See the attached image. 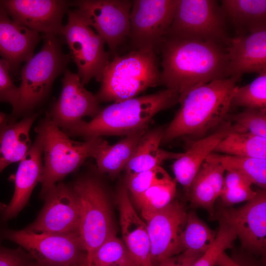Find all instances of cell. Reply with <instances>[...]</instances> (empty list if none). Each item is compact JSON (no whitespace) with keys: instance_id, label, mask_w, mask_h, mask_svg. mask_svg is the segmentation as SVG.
<instances>
[{"instance_id":"1","label":"cell","mask_w":266,"mask_h":266,"mask_svg":"<svg viewBox=\"0 0 266 266\" xmlns=\"http://www.w3.org/2000/svg\"><path fill=\"white\" fill-rule=\"evenodd\" d=\"M226 48L210 41L164 38L161 84L176 91L179 101L198 86L229 78Z\"/></svg>"},{"instance_id":"2","label":"cell","mask_w":266,"mask_h":266,"mask_svg":"<svg viewBox=\"0 0 266 266\" xmlns=\"http://www.w3.org/2000/svg\"><path fill=\"white\" fill-rule=\"evenodd\" d=\"M239 79L230 77L198 86L178 101L180 106L165 129L161 143L180 137L201 136L225 119Z\"/></svg>"},{"instance_id":"3","label":"cell","mask_w":266,"mask_h":266,"mask_svg":"<svg viewBox=\"0 0 266 266\" xmlns=\"http://www.w3.org/2000/svg\"><path fill=\"white\" fill-rule=\"evenodd\" d=\"M179 94L166 88L150 95L114 102L104 108L89 122L82 121L63 131L69 136L85 139L103 135H127L148 130L158 112L178 103Z\"/></svg>"},{"instance_id":"4","label":"cell","mask_w":266,"mask_h":266,"mask_svg":"<svg viewBox=\"0 0 266 266\" xmlns=\"http://www.w3.org/2000/svg\"><path fill=\"white\" fill-rule=\"evenodd\" d=\"M40 51L26 62L20 71L19 98L9 118L16 121L29 115L48 95L55 80L67 69L70 57L63 50L62 36L43 34Z\"/></svg>"},{"instance_id":"5","label":"cell","mask_w":266,"mask_h":266,"mask_svg":"<svg viewBox=\"0 0 266 266\" xmlns=\"http://www.w3.org/2000/svg\"><path fill=\"white\" fill-rule=\"evenodd\" d=\"M161 78L155 50H133L122 56L116 54L103 71L95 96L99 102L122 101L161 84Z\"/></svg>"},{"instance_id":"6","label":"cell","mask_w":266,"mask_h":266,"mask_svg":"<svg viewBox=\"0 0 266 266\" xmlns=\"http://www.w3.org/2000/svg\"><path fill=\"white\" fill-rule=\"evenodd\" d=\"M35 131L41 138L44 155L39 194L41 199L57 182L79 167L88 158H94L105 141L101 137L73 141L52 122L47 112Z\"/></svg>"},{"instance_id":"7","label":"cell","mask_w":266,"mask_h":266,"mask_svg":"<svg viewBox=\"0 0 266 266\" xmlns=\"http://www.w3.org/2000/svg\"><path fill=\"white\" fill-rule=\"evenodd\" d=\"M80 206L79 234L87 253V261L108 237L115 234L106 190L96 175L87 174L71 185Z\"/></svg>"},{"instance_id":"8","label":"cell","mask_w":266,"mask_h":266,"mask_svg":"<svg viewBox=\"0 0 266 266\" xmlns=\"http://www.w3.org/2000/svg\"><path fill=\"white\" fill-rule=\"evenodd\" d=\"M225 15L213 0H177L172 22L164 38L210 41L227 47Z\"/></svg>"},{"instance_id":"9","label":"cell","mask_w":266,"mask_h":266,"mask_svg":"<svg viewBox=\"0 0 266 266\" xmlns=\"http://www.w3.org/2000/svg\"><path fill=\"white\" fill-rule=\"evenodd\" d=\"M2 236L24 248L42 266H87V253L78 233H38L25 228L5 231Z\"/></svg>"},{"instance_id":"10","label":"cell","mask_w":266,"mask_h":266,"mask_svg":"<svg viewBox=\"0 0 266 266\" xmlns=\"http://www.w3.org/2000/svg\"><path fill=\"white\" fill-rule=\"evenodd\" d=\"M67 14L62 36L69 49L70 59L77 67V74L84 85L92 78L100 82L110 62L105 41L84 21L76 9H68Z\"/></svg>"},{"instance_id":"11","label":"cell","mask_w":266,"mask_h":266,"mask_svg":"<svg viewBox=\"0 0 266 266\" xmlns=\"http://www.w3.org/2000/svg\"><path fill=\"white\" fill-rule=\"evenodd\" d=\"M84 21L104 40L111 52L130 33V16L132 1L129 0H79L71 1Z\"/></svg>"},{"instance_id":"12","label":"cell","mask_w":266,"mask_h":266,"mask_svg":"<svg viewBox=\"0 0 266 266\" xmlns=\"http://www.w3.org/2000/svg\"><path fill=\"white\" fill-rule=\"evenodd\" d=\"M177 0H134L129 38L134 50L159 48L173 18Z\"/></svg>"},{"instance_id":"13","label":"cell","mask_w":266,"mask_h":266,"mask_svg":"<svg viewBox=\"0 0 266 266\" xmlns=\"http://www.w3.org/2000/svg\"><path fill=\"white\" fill-rule=\"evenodd\" d=\"M187 213L184 204L174 199L166 207L144 218L150 239L153 266L185 251L182 237Z\"/></svg>"},{"instance_id":"14","label":"cell","mask_w":266,"mask_h":266,"mask_svg":"<svg viewBox=\"0 0 266 266\" xmlns=\"http://www.w3.org/2000/svg\"><path fill=\"white\" fill-rule=\"evenodd\" d=\"M43 199L42 209L26 229L38 233H79L80 206L71 185L60 182L47 192Z\"/></svg>"},{"instance_id":"15","label":"cell","mask_w":266,"mask_h":266,"mask_svg":"<svg viewBox=\"0 0 266 266\" xmlns=\"http://www.w3.org/2000/svg\"><path fill=\"white\" fill-rule=\"evenodd\" d=\"M64 73L60 96L47 112L63 131L77 125L85 117L94 118L102 109L95 95L84 87L77 73L68 69Z\"/></svg>"},{"instance_id":"16","label":"cell","mask_w":266,"mask_h":266,"mask_svg":"<svg viewBox=\"0 0 266 266\" xmlns=\"http://www.w3.org/2000/svg\"><path fill=\"white\" fill-rule=\"evenodd\" d=\"M220 215L233 226L241 248L251 254L265 256L266 250V193L258 190L255 197L237 208H223Z\"/></svg>"},{"instance_id":"17","label":"cell","mask_w":266,"mask_h":266,"mask_svg":"<svg viewBox=\"0 0 266 266\" xmlns=\"http://www.w3.org/2000/svg\"><path fill=\"white\" fill-rule=\"evenodd\" d=\"M0 5L17 24L42 34L60 36L64 15L71 6L63 0H2Z\"/></svg>"},{"instance_id":"18","label":"cell","mask_w":266,"mask_h":266,"mask_svg":"<svg viewBox=\"0 0 266 266\" xmlns=\"http://www.w3.org/2000/svg\"><path fill=\"white\" fill-rule=\"evenodd\" d=\"M226 49L229 77L266 71V26L231 38Z\"/></svg>"},{"instance_id":"19","label":"cell","mask_w":266,"mask_h":266,"mask_svg":"<svg viewBox=\"0 0 266 266\" xmlns=\"http://www.w3.org/2000/svg\"><path fill=\"white\" fill-rule=\"evenodd\" d=\"M116 200L120 212L122 241L135 266H153L146 224L134 209L125 184L118 187Z\"/></svg>"},{"instance_id":"20","label":"cell","mask_w":266,"mask_h":266,"mask_svg":"<svg viewBox=\"0 0 266 266\" xmlns=\"http://www.w3.org/2000/svg\"><path fill=\"white\" fill-rule=\"evenodd\" d=\"M41 37L38 33L13 21L0 5V55L8 63L11 73L33 56Z\"/></svg>"},{"instance_id":"21","label":"cell","mask_w":266,"mask_h":266,"mask_svg":"<svg viewBox=\"0 0 266 266\" xmlns=\"http://www.w3.org/2000/svg\"><path fill=\"white\" fill-rule=\"evenodd\" d=\"M43 147L41 138L37 134L35 139L20 161L15 179L13 197L2 213L6 221L15 217L27 203L31 193L43 172Z\"/></svg>"},{"instance_id":"22","label":"cell","mask_w":266,"mask_h":266,"mask_svg":"<svg viewBox=\"0 0 266 266\" xmlns=\"http://www.w3.org/2000/svg\"><path fill=\"white\" fill-rule=\"evenodd\" d=\"M225 120L213 133L194 141L172 165L175 180L184 187L187 192L201 165L213 152L219 142L232 133H241L236 124L228 119Z\"/></svg>"},{"instance_id":"23","label":"cell","mask_w":266,"mask_h":266,"mask_svg":"<svg viewBox=\"0 0 266 266\" xmlns=\"http://www.w3.org/2000/svg\"><path fill=\"white\" fill-rule=\"evenodd\" d=\"M38 113L25 116L20 121H11L0 112V173L10 164L20 161L32 145L30 131Z\"/></svg>"},{"instance_id":"24","label":"cell","mask_w":266,"mask_h":266,"mask_svg":"<svg viewBox=\"0 0 266 266\" xmlns=\"http://www.w3.org/2000/svg\"><path fill=\"white\" fill-rule=\"evenodd\" d=\"M225 171L220 164L204 161L187 192L192 207L203 208L213 216L214 204L220 195Z\"/></svg>"},{"instance_id":"25","label":"cell","mask_w":266,"mask_h":266,"mask_svg":"<svg viewBox=\"0 0 266 266\" xmlns=\"http://www.w3.org/2000/svg\"><path fill=\"white\" fill-rule=\"evenodd\" d=\"M164 129L147 130L140 138L125 170L127 176L151 169L165 161L176 160L183 153L167 151L160 148Z\"/></svg>"},{"instance_id":"26","label":"cell","mask_w":266,"mask_h":266,"mask_svg":"<svg viewBox=\"0 0 266 266\" xmlns=\"http://www.w3.org/2000/svg\"><path fill=\"white\" fill-rule=\"evenodd\" d=\"M221 7L237 35L266 26V0H223Z\"/></svg>"},{"instance_id":"27","label":"cell","mask_w":266,"mask_h":266,"mask_svg":"<svg viewBox=\"0 0 266 266\" xmlns=\"http://www.w3.org/2000/svg\"><path fill=\"white\" fill-rule=\"evenodd\" d=\"M147 130L126 135L113 145H110L105 140L94 158L97 171L100 173H107L112 177L116 176L125 169Z\"/></svg>"},{"instance_id":"28","label":"cell","mask_w":266,"mask_h":266,"mask_svg":"<svg viewBox=\"0 0 266 266\" xmlns=\"http://www.w3.org/2000/svg\"><path fill=\"white\" fill-rule=\"evenodd\" d=\"M213 152L266 159V138L249 133H232L219 142Z\"/></svg>"},{"instance_id":"29","label":"cell","mask_w":266,"mask_h":266,"mask_svg":"<svg viewBox=\"0 0 266 266\" xmlns=\"http://www.w3.org/2000/svg\"><path fill=\"white\" fill-rule=\"evenodd\" d=\"M220 164L226 171H237L263 189L266 187V159L239 157L212 152L206 159Z\"/></svg>"},{"instance_id":"30","label":"cell","mask_w":266,"mask_h":266,"mask_svg":"<svg viewBox=\"0 0 266 266\" xmlns=\"http://www.w3.org/2000/svg\"><path fill=\"white\" fill-rule=\"evenodd\" d=\"M87 266H135L122 240L113 235L91 255Z\"/></svg>"},{"instance_id":"31","label":"cell","mask_w":266,"mask_h":266,"mask_svg":"<svg viewBox=\"0 0 266 266\" xmlns=\"http://www.w3.org/2000/svg\"><path fill=\"white\" fill-rule=\"evenodd\" d=\"M176 193V181L172 179L132 197L144 218L166 207L174 199Z\"/></svg>"},{"instance_id":"32","label":"cell","mask_w":266,"mask_h":266,"mask_svg":"<svg viewBox=\"0 0 266 266\" xmlns=\"http://www.w3.org/2000/svg\"><path fill=\"white\" fill-rule=\"evenodd\" d=\"M216 233L200 220L194 211L187 213L182 243L185 250L204 253L212 245Z\"/></svg>"},{"instance_id":"33","label":"cell","mask_w":266,"mask_h":266,"mask_svg":"<svg viewBox=\"0 0 266 266\" xmlns=\"http://www.w3.org/2000/svg\"><path fill=\"white\" fill-rule=\"evenodd\" d=\"M262 109L266 107V71L251 83L237 86L232 95L231 106Z\"/></svg>"},{"instance_id":"34","label":"cell","mask_w":266,"mask_h":266,"mask_svg":"<svg viewBox=\"0 0 266 266\" xmlns=\"http://www.w3.org/2000/svg\"><path fill=\"white\" fill-rule=\"evenodd\" d=\"M219 228L211 247L196 262L193 266H214L218 257L228 248L237 237L232 224L224 217L219 216Z\"/></svg>"},{"instance_id":"35","label":"cell","mask_w":266,"mask_h":266,"mask_svg":"<svg viewBox=\"0 0 266 266\" xmlns=\"http://www.w3.org/2000/svg\"><path fill=\"white\" fill-rule=\"evenodd\" d=\"M225 119L236 124L242 133H249L266 138V109L246 108Z\"/></svg>"},{"instance_id":"36","label":"cell","mask_w":266,"mask_h":266,"mask_svg":"<svg viewBox=\"0 0 266 266\" xmlns=\"http://www.w3.org/2000/svg\"><path fill=\"white\" fill-rule=\"evenodd\" d=\"M171 179L166 170L158 166L147 171L127 176L125 185L133 196L141 194L155 185Z\"/></svg>"},{"instance_id":"37","label":"cell","mask_w":266,"mask_h":266,"mask_svg":"<svg viewBox=\"0 0 266 266\" xmlns=\"http://www.w3.org/2000/svg\"><path fill=\"white\" fill-rule=\"evenodd\" d=\"M10 73L8 63L0 59V102L8 103L13 108L18 100L19 88L13 83Z\"/></svg>"},{"instance_id":"38","label":"cell","mask_w":266,"mask_h":266,"mask_svg":"<svg viewBox=\"0 0 266 266\" xmlns=\"http://www.w3.org/2000/svg\"><path fill=\"white\" fill-rule=\"evenodd\" d=\"M256 191L251 187H236L230 188H222L220 195L225 205L230 206L235 203L249 201L253 199Z\"/></svg>"},{"instance_id":"39","label":"cell","mask_w":266,"mask_h":266,"mask_svg":"<svg viewBox=\"0 0 266 266\" xmlns=\"http://www.w3.org/2000/svg\"><path fill=\"white\" fill-rule=\"evenodd\" d=\"M33 260L20 248L12 249L0 247V266H26Z\"/></svg>"},{"instance_id":"40","label":"cell","mask_w":266,"mask_h":266,"mask_svg":"<svg viewBox=\"0 0 266 266\" xmlns=\"http://www.w3.org/2000/svg\"><path fill=\"white\" fill-rule=\"evenodd\" d=\"M203 253L186 250L180 254L167 258L157 266H193Z\"/></svg>"},{"instance_id":"41","label":"cell","mask_w":266,"mask_h":266,"mask_svg":"<svg viewBox=\"0 0 266 266\" xmlns=\"http://www.w3.org/2000/svg\"><path fill=\"white\" fill-rule=\"evenodd\" d=\"M252 181L244 175L235 171H227L224 176L223 187L230 188L236 187H251Z\"/></svg>"},{"instance_id":"42","label":"cell","mask_w":266,"mask_h":266,"mask_svg":"<svg viewBox=\"0 0 266 266\" xmlns=\"http://www.w3.org/2000/svg\"><path fill=\"white\" fill-rule=\"evenodd\" d=\"M240 266L223 252L217 258L214 266Z\"/></svg>"},{"instance_id":"43","label":"cell","mask_w":266,"mask_h":266,"mask_svg":"<svg viewBox=\"0 0 266 266\" xmlns=\"http://www.w3.org/2000/svg\"><path fill=\"white\" fill-rule=\"evenodd\" d=\"M26 266H42L37 262H36L35 261L33 260L32 262H31L30 263H29L28 265H27Z\"/></svg>"}]
</instances>
